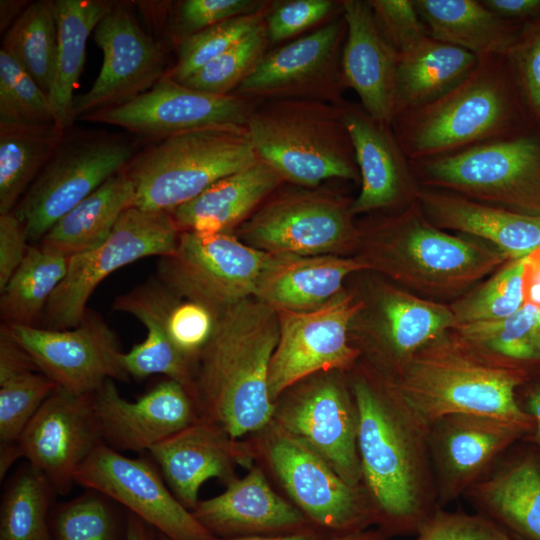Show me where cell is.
I'll return each mask as SVG.
<instances>
[{
	"mask_svg": "<svg viewBox=\"0 0 540 540\" xmlns=\"http://www.w3.org/2000/svg\"><path fill=\"white\" fill-rule=\"evenodd\" d=\"M351 204L317 191L289 192L267 202L242 225L241 233L250 246L268 253L330 255L359 237Z\"/></svg>",
	"mask_w": 540,
	"mask_h": 540,
	"instance_id": "16",
	"label": "cell"
},
{
	"mask_svg": "<svg viewBox=\"0 0 540 540\" xmlns=\"http://www.w3.org/2000/svg\"><path fill=\"white\" fill-rule=\"evenodd\" d=\"M265 4L255 0H185L177 4L170 20L171 38L182 39L223 21L256 13Z\"/></svg>",
	"mask_w": 540,
	"mask_h": 540,
	"instance_id": "50",
	"label": "cell"
},
{
	"mask_svg": "<svg viewBox=\"0 0 540 540\" xmlns=\"http://www.w3.org/2000/svg\"><path fill=\"white\" fill-rule=\"evenodd\" d=\"M5 327L30 355L39 371L61 388L89 394L108 379H129L121 363L123 351L117 335L91 309L78 326L70 329Z\"/></svg>",
	"mask_w": 540,
	"mask_h": 540,
	"instance_id": "18",
	"label": "cell"
},
{
	"mask_svg": "<svg viewBox=\"0 0 540 540\" xmlns=\"http://www.w3.org/2000/svg\"><path fill=\"white\" fill-rule=\"evenodd\" d=\"M448 333L417 351L396 373L385 372L407 404L429 426L440 417L467 413L505 419L531 432L533 420L521 409L517 392L540 369Z\"/></svg>",
	"mask_w": 540,
	"mask_h": 540,
	"instance_id": "3",
	"label": "cell"
},
{
	"mask_svg": "<svg viewBox=\"0 0 540 540\" xmlns=\"http://www.w3.org/2000/svg\"><path fill=\"white\" fill-rule=\"evenodd\" d=\"M362 303L340 293L320 308L277 311L279 337L269 367V394L275 401L290 387L321 372H349L361 358L349 342V325Z\"/></svg>",
	"mask_w": 540,
	"mask_h": 540,
	"instance_id": "14",
	"label": "cell"
},
{
	"mask_svg": "<svg viewBox=\"0 0 540 540\" xmlns=\"http://www.w3.org/2000/svg\"><path fill=\"white\" fill-rule=\"evenodd\" d=\"M218 313L209 306L173 293L166 312V327L176 348L197 366L202 350L210 340Z\"/></svg>",
	"mask_w": 540,
	"mask_h": 540,
	"instance_id": "49",
	"label": "cell"
},
{
	"mask_svg": "<svg viewBox=\"0 0 540 540\" xmlns=\"http://www.w3.org/2000/svg\"><path fill=\"white\" fill-rule=\"evenodd\" d=\"M254 459L272 473L287 499L317 528L330 535L374 526L362 486L344 481L318 454L272 421L248 436Z\"/></svg>",
	"mask_w": 540,
	"mask_h": 540,
	"instance_id": "10",
	"label": "cell"
},
{
	"mask_svg": "<svg viewBox=\"0 0 540 540\" xmlns=\"http://www.w3.org/2000/svg\"><path fill=\"white\" fill-rule=\"evenodd\" d=\"M498 16L519 24H526L540 16V0H481Z\"/></svg>",
	"mask_w": 540,
	"mask_h": 540,
	"instance_id": "56",
	"label": "cell"
},
{
	"mask_svg": "<svg viewBox=\"0 0 540 540\" xmlns=\"http://www.w3.org/2000/svg\"><path fill=\"white\" fill-rule=\"evenodd\" d=\"M57 495L29 462L6 482L0 502V540H51L50 513Z\"/></svg>",
	"mask_w": 540,
	"mask_h": 540,
	"instance_id": "40",
	"label": "cell"
},
{
	"mask_svg": "<svg viewBox=\"0 0 540 540\" xmlns=\"http://www.w3.org/2000/svg\"><path fill=\"white\" fill-rule=\"evenodd\" d=\"M28 241L13 212L0 214V291L23 262L30 247Z\"/></svg>",
	"mask_w": 540,
	"mask_h": 540,
	"instance_id": "55",
	"label": "cell"
},
{
	"mask_svg": "<svg viewBox=\"0 0 540 540\" xmlns=\"http://www.w3.org/2000/svg\"><path fill=\"white\" fill-rule=\"evenodd\" d=\"M179 234L170 213L128 208L102 244L69 257L67 273L38 326L54 330L78 326L88 310L89 298L106 277L142 258L170 255Z\"/></svg>",
	"mask_w": 540,
	"mask_h": 540,
	"instance_id": "12",
	"label": "cell"
},
{
	"mask_svg": "<svg viewBox=\"0 0 540 540\" xmlns=\"http://www.w3.org/2000/svg\"><path fill=\"white\" fill-rule=\"evenodd\" d=\"M75 483L107 495L169 540H218L175 497L152 459L127 457L101 442Z\"/></svg>",
	"mask_w": 540,
	"mask_h": 540,
	"instance_id": "17",
	"label": "cell"
},
{
	"mask_svg": "<svg viewBox=\"0 0 540 540\" xmlns=\"http://www.w3.org/2000/svg\"><path fill=\"white\" fill-rule=\"evenodd\" d=\"M375 20L398 53L429 36L414 0H368Z\"/></svg>",
	"mask_w": 540,
	"mask_h": 540,
	"instance_id": "53",
	"label": "cell"
},
{
	"mask_svg": "<svg viewBox=\"0 0 540 540\" xmlns=\"http://www.w3.org/2000/svg\"><path fill=\"white\" fill-rule=\"evenodd\" d=\"M93 36L103 62L90 89L74 98V121L130 102L168 71L163 47L141 28L126 4L115 3L97 24Z\"/></svg>",
	"mask_w": 540,
	"mask_h": 540,
	"instance_id": "20",
	"label": "cell"
},
{
	"mask_svg": "<svg viewBox=\"0 0 540 540\" xmlns=\"http://www.w3.org/2000/svg\"><path fill=\"white\" fill-rule=\"evenodd\" d=\"M534 122L505 55L479 58L456 87L391 126L408 160L419 161L515 135Z\"/></svg>",
	"mask_w": 540,
	"mask_h": 540,
	"instance_id": "4",
	"label": "cell"
},
{
	"mask_svg": "<svg viewBox=\"0 0 540 540\" xmlns=\"http://www.w3.org/2000/svg\"><path fill=\"white\" fill-rule=\"evenodd\" d=\"M343 373H317L290 387L275 401L272 422L361 486L358 409Z\"/></svg>",
	"mask_w": 540,
	"mask_h": 540,
	"instance_id": "13",
	"label": "cell"
},
{
	"mask_svg": "<svg viewBox=\"0 0 540 540\" xmlns=\"http://www.w3.org/2000/svg\"><path fill=\"white\" fill-rule=\"evenodd\" d=\"M283 181L258 159L213 183L170 214L180 232L230 233Z\"/></svg>",
	"mask_w": 540,
	"mask_h": 540,
	"instance_id": "33",
	"label": "cell"
},
{
	"mask_svg": "<svg viewBox=\"0 0 540 540\" xmlns=\"http://www.w3.org/2000/svg\"><path fill=\"white\" fill-rule=\"evenodd\" d=\"M57 385L40 371L0 380V464L11 467L21 458L18 440L28 422Z\"/></svg>",
	"mask_w": 540,
	"mask_h": 540,
	"instance_id": "43",
	"label": "cell"
},
{
	"mask_svg": "<svg viewBox=\"0 0 540 540\" xmlns=\"http://www.w3.org/2000/svg\"><path fill=\"white\" fill-rule=\"evenodd\" d=\"M377 332L368 345V362L396 373L420 349L453 330L450 305L388 287L380 295Z\"/></svg>",
	"mask_w": 540,
	"mask_h": 540,
	"instance_id": "30",
	"label": "cell"
},
{
	"mask_svg": "<svg viewBox=\"0 0 540 540\" xmlns=\"http://www.w3.org/2000/svg\"><path fill=\"white\" fill-rule=\"evenodd\" d=\"M357 405L361 486L374 526L387 536L414 534L438 509L429 425L384 371L371 363L350 370Z\"/></svg>",
	"mask_w": 540,
	"mask_h": 540,
	"instance_id": "1",
	"label": "cell"
},
{
	"mask_svg": "<svg viewBox=\"0 0 540 540\" xmlns=\"http://www.w3.org/2000/svg\"><path fill=\"white\" fill-rule=\"evenodd\" d=\"M517 400L521 409L533 420V429L523 440L540 447V374L518 390Z\"/></svg>",
	"mask_w": 540,
	"mask_h": 540,
	"instance_id": "57",
	"label": "cell"
},
{
	"mask_svg": "<svg viewBox=\"0 0 540 540\" xmlns=\"http://www.w3.org/2000/svg\"><path fill=\"white\" fill-rule=\"evenodd\" d=\"M191 512L218 539L290 533L314 526L275 491L256 464L243 477L228 482L222 493L200 500Z\"/></svg>",
	"mask_w": 540,
	"mask_h": 540,
	"instance_id": "26",
	"label": "cell"
},
{
	"mask_svg": "<svg viewBox=\"0 0 540 540\" xmlns=\"http://www.w3.org/2000/svg\"><path fill=\"white\" fill-rule=\"evenodd\" d=\"M162 540H169V539L165 537L164 535H162Z\"/></svg>",
	"mask_w": 540,
	"mask_h": 540,
	"instance_id": "64",
	"label": "cell"
},
{
	"mask_svg": "<svg viewBox=\"0 0 540 540\" xmlns=\"http://www.w3.org/2000/svg\"><path fill=\"white\" fill-rule=\"evenodd\" d=\"M376 244L375 263L397 281L432 296L462 292L510 261L489 243L434 226L417 200L383 222Z\"/></svg>",
	"mask_w": 540,
	"mask_h": 540,
	"instance_id": "7",
	"label": "cell"
},
{
	"mask_svg": "<svg viewBox=\"0 0 540 540\" xmlns=\"http://www.w3.org/2000/svg\"><path fill=\"white\" fill-rule=\"evenodd\" d=\"M414 4L429 36L478 59L507 55L523 28L481 0H414Z\"/></svg>",
	"mask_w": 540,
	"mask_h": 540,
	"instance_id": "34",
	"label": "cell"
},
{
	"mask_svg": "<svg viewBox=\"0 0 540 540\" xmlns=\"http://www.w3.org/2000/svg\"><path fill=\"white\" fill-rule=\"evenodd\" d=\"M134 200L133 182L123 169L61 217L39 244L67 257L91 250L110 236Z\"/></svg>",
	"mask_w": 540,
	"mask_h": 540,
	"instance_id": "36",
	"label": "cell"
},
{
	"mask_svg": "<svg viewBox=\"0 0 540 540\" xmlns=\"http://www.w3.org/2000/svg\"><path fill=\"white\" fill-rule=\"evenodd\" d=\"M268 41L264 22L181 83L212 94H231L264 56Z\"/></svg>",
	"mask_w": 540,
	"mask_h": 540,
	"instance_id": "47",
	"label": "cell"
},
{
	"mask_svg": "<svg viewBox=\"0 0 540 540\" xmlns=\"http://www.w3.org/2000/svg\"><path fill=\"white\" fill-rule=\"evenodd\" d=\"M278 337V312L255 297L218 313L197 363L193 397L200 417L232 439L251 436L272 421L268 380Z\"/></svg>",
	"mask_w": 540,
	"mask_h": 540,
	"instance_id": "2",
	"label": "cell"
},
{
	"mask_svg": "<svg viewBox=\"0 0 540 540\" xmlns=\"http://www.w3.org/2000/svg\"><path fill=\"white\" fill-rule=\"evenodd\" d=\"M463 497L514 540H540V447L517 442Z\"/></svg>",
	"mask_w": 540,
	"mask_h": 540,
	"instance_id": "27",
	"label": "cell"
},
{
	"mask_svg": "<svg viewBox=\"0 0 540 540\" xmlns=\"http://www.w3.org/2000/svg\"><path fill=\"white\" fill-rule=\"evenodd\" d=\"M524 259L506 262L491 278L451 304L456 327L503 319L518 311L525 304L522 292Z\"/></svg>",
	"mask_w": 540,
	"mask_h": 540,
	"instance_id": "45",
	"label": "cell"
},
{
	"mask_svg": "<svg viewBox=\"0 0 540 540\" xmlns=\"http://www.w3.org/2000/svg\"><path fill=\"white\" fill-rule=\"evenodd\" d=\"M330 536V534L317 528L316 526H310L308 528L290 533L255 535L218 540H329Z\"/></svg>",
	"mask_w": 540,
	"mask_h": 540,
	"instance_id": "59",
	"label": "cell"
},
{
	"mask_svg": "<svg viewBox=\"0 0 540 540\" xmlns=\"http://www.w3.org/2000/svg\"><path fill=\"white\" fill-rule=\"evenodd\" d=\"M148 452L172 493L190 511L200 501L204 482L217 478L227 484L236 478V465L250 468L255 461L248 439H232L203 417Z\"/></svg>",
	"mask_w": 540,
	"mask_h": 540,
	"instance_id": "24",
	"label": "cell"
},
{
	"mask_svg": "<svg viewBox=\"0 0 540 540\" xmlns=\"http://www.w3.org/2000/svg\"><path fill=\"white\" fill-rule=\"evenodd\" d=\"M342 117L350 135L360 173L361 190L352 214L416 200L419 185L390 124L376 120L361 105L342 101Z\"/></svg>",
	"mask_w": 540,
	"mask_h": 540,
	"instance_id": "25",
	"label": "cell"
},
{
	"mask_svg": "<svg viewBox=\"0 0 540 540\" xmlns=\"http://www.w3.org/2000/svg\"><path fill=\"white\" fill-rule=\"evenodd\" d=\"M282 256L246 245L230 233L182 231L173 253L161 257L158 280L177 296L219 313L254 297Z\"/></svg>",
	"mask_w": 540,
	"mask_h": 540,
	"instance_id": "11",
	"label": "cell"
},
{
	"mask_svg": "<svg viewBox=\"0 0 540 540\" xmlns=\"http://www.w3.org/2000/svg\"><path fill=\"white\" fill-rule=\"evenodd\" d=\"M409 163L420 187L540 216V121L512 136Z\"/></svg>",
	"mask_w": 540,
	"mask_h": 540,
	"instance_id": "8",
	"label": "cell"
},
{
	"mask_svg": "<svg viewBox=\"0 0 540 540\" xmlns=\"http://www.w3.org/2000/svg\"><path fill=\"white\" fill-rule=\"evenodd\" d=\"M529 433L517 423L477 414H449L432 422L428 444L439 507L463 497Z\"/></svg>",
	"mask_w": 540,
	"mask_h": 540,
	"instance_id": "21",
	"label": "cell"
},
{
	"mask_svg": "<svg viewBox=\"0 0 540 540\" xmlns=\"http://www.w3.org/2000/svg\"><path fill=\"white\" fill-rule=\"evenodd\" d=\"M535 345H536L537 358H538V361L540 363V321H539V324H538V327H537Z\"/></svg>",
	"mask_w": 540,
	"mask_h": 540,
	"instance_id": "63",
	"label": "cell"
},
{
	"mask_svg": "<svg viewBox=\"0 0 540 540\" xmlns=\"http://www.w3.org/2000/svg\"><path fill=\"white\" fill-rule=\"evenodd\" d=\"M126 540H162V534L134 513L127 511Z\"/></svg>",
	"mask_w": 540,
	"mask_h": 540,
	"instance_id": "60",
	"label": "cell"
},
{
	"mask_svg": "<svg viewBox=\"0 0 540 540\" xmlns=\"http://www.w3.org/2000/svg\"><path fill=\"white\" fill-rule=\"evenodd\" d=\"M336 6L331 0H292L278 4L265 20L268 39L280 42L296 36L328 17Z\"/></svg>",
	"mask_w": 540,
	"mask_h": 540,
	"instance_id": "54",
	"label": "cell"
},
{
	"mask_svg": "<svg viewBox=\"0 0 540 540\" xmlns=\"http://www.w3.org/2000/svg\"><path fill=\"white\" fill-rule=\"evenodd\" d=\"M172 296L156 278L116 297L114 310L134 316L146 328L145 339L123 352L121 363L129 377L142 380L162 374L182 384L193 397L197 366L176 348L166 327Z\"/></svg>",
	"mask_w": 540,
	"mask_h": 540,
	"instance_id": "31",
	"label": "cell"
},
{
	"mask_svg": "<svg viewBox=\"0 0 540 540\" xmlns=\"http://www.w3.org/2000/svg\"><path fill=\"white\" fill-rule=\"evenodd\" d=\"M1 49L20 64L49 96L57 53L54 0L29 3L6 31Z\"/></svg>",
	"mask_w": 540,
	"mask_h": 540,
	"instance_id": "41",
	"label": "cell"
},
{
	"mask_svg": "<svg viewBox=\"0 0 540 540\" xmlns=\"http://www.w3.org/2000/svg\"><path fill=\"white\" fill-rule=\"evenodd\" d=\"M258 161L246 126L195 129L140 149L125 168L134 206L171 213L218 180Z\"/></svg>",
	"mask_w": 540,
	"mask_h": 540,
	"instance_id": "6",
	"label": "cell"
},
{
	"mask_svg": "<svg viewBox=\"0 0 540 540\" xmlns=\"http://www.w3.org/2000/svg\"><path fill=\"white\" fill-rule=\"evenodd\" d=\"M1 31L7 29L6 27L13 21L14 18L18 19L25 8L28 6L23 1H1Z\"/></svg>",
	"mask_w": 540,
	"mask_h": 540,
	"instance_id": "61",
	"label": "cell"
},
{
	"mask_svg": "<svg viewBox=\"0 0 540 540\" xmlns=\"http://www.w3.org/2000/svg\"><path fill=\"white\" fill-rule=\"evenodd\" d=\"M246 129L257 158L284 181L315 187L332 178L360 180L339 104L266 100L254 107Z\"/></svg>",
	"mask_w": 540,
	"mask_h": 540,
	"instance_id": "5",
	"label": "cell"
},
{
	"mask_svg": "<svg viewBox=\"0 0 540 540\" xmlns=\"http://www.w3.org/2000/svg\"><path fill=\"white\" fill-rule=\"evenodd\" d=\"M346 36L341 55L346 87L376 120L392 125L399 53L380 30L368 1H341Z\"/></svg>",
	"mask_w": 540,
	"mask_h": 540,
	"instance_id": "28",
	"label": "cell"
},
{
	"mask_svg": "<svg viewBox=\"0 0 540 540\" xmlns=\"http://www.w3.org/2000/svg\"><path fill=\"white\" fill-rule=\"evenodd\" d=\"M539 321L540 310L525 303L506 318L465 324L453 331L474 346L540 369L535 345Z\"/></svg>",
	"mask_w": 540,
	"mask_h": 540,
	"instance_id": "44",
	"label": "cell"
},
{
	"mask_svg": "<svg viewBox=\"0 0 540 540\" xmlns=\"http://www.w3.org/2000/svg\"><path fill=\"white\" fill-rule=\"evenodd\" d=\"M69 257L41 244L28 252L1 290L0 313L5 325L38 326L44 309L60 283Z\"/></svg>",
	"mask_w": 540,
	"mask_h": 540,
	"instance_id": "39",
	"label": "cell"
},
{
	"mask_svg": "<svg viewBox=\"0 0 540 540\" xmlns=\"http://www.w3.org/2000/svg\"><path fill=\"white\" fill-rule=\"evenodd\" d=\"M507 58L532 118L540 121V16L523 25Z\"/></svg>",
	"mask_w": 540,
	"mask_h": 540,
	"instance_id": "52",
	"label": "cell"
},
{
	"mask_svg": "<svg viewBox=\"0 0 540 540\" xmlns=\"http://www.w3.org/2000/svg\"><path fill=\"white\" fill-rule=\"evenodd\" d=\"M412 540H514L480 513L438 508L417 530Z\"/></svg>",
	"mask_w": 540,
	"mask_h": 540,
	"instance_id": "51",
	"label": "cell"
},
{
	"mask_svg": "<svg viewBox=\"0 0 540 540\" xmlns=\"http://www.w3.org/2000/svg\"><path fill=\"white\" fill-rule=\"evenodd\" d=\"M522 292L524 302L540 310V246L524 259Z\"/></svg>",
	"mask_w": 540,
	"mask_h": 540,
	"instance_id": "58",
	"label": "cell"
},
{
	"mask_svg": "<svg viewBox=\"0 0 540 540\" xmlns=\"http://www.w3.org/2000/svg\"><path fill=\"white\" fill-rule=\"evenodd\" d=\"M345 36L346 23L341 15L265 53L233 93L251 101L309 99L340 104L346 87L341 66Z\"/></svg>",
	"mask_w": 540,
	"mask_h": 540,
	"instance_id": "15",
	"label": "cell"
},
{
	"mask_svg": "<svg viewBox=\"0 0 540 540\" xmlns=\"http://www.w3.org/2000/svg\"><path fill=\"white\" fill-rule=\"evenodd\" d=\"M57 18V53L49 100L54 122L63 130L73 127L74 90L82 73L86 45L100 20L115 2L54 0Z\"/></svg>",
	"mask_w": 540,
	"mask_h": 540,
	"instance_id": "37",
	"label": "cell"
},
{
	"mask_svg": "<svg viewBox=\"0 0 540 540\" xmlns=\"http://www.w3.org/2000/svg\"><path fill=\"white\" fill-rule=\"evenodd\" d=\"M369 268L364 259L283 255L264 275L254 297L276 311L314 310L340 294L348 275Z\"/></svg>",
	"mask_w": 540,
	"mask_h": 540,
	"instance_id": "32",
	"label": "cell"
},
{
	"mask_svg": "<svg viewBox=\"0 0 540 540\" xmlns=\"http://www.w3.org/2000/svg\"><path fill=\"white\" fill-rule=\"evenodd\" d=\"M65 132L55 123H0V214L15 209Z\"/></svg>",
	"mask_w": 540,
	"mask_h": 540,
	"instance_id": "38",
	"label": "cell"
},
{
	"mask_svg": "<svg viewBox=\"0 0 540 540\" xmlns=\"http://www.w3.org/2000/svg\"><path fill=\"white\" fill-rule=\"evenodd\" d=\"M103 442L118 452H144L200 418L189 391L167 378L135 401L123 398L114 380L93 393Z\"/></svg>",
	"mask_w": 540,
	"mask_h": 540,
	"instance_id": "23",
	"label": "cell"
},
{
	"mask_svg": "<svg viewBox=\"0 0 540 540\" xmlns=\"http://www.w3.org/2000/svg\"><path fill=\"white\" fill-rule=\"evenodd\" d=\"M49 521L51 540H126L127 510L92 489L54 504Z\"/></svg>",
	"mask_w": 540,
	"mask_h": 540,
	"instance_id": "42",
	"label": "cell"
},
{
	"mask_svg": "<svg viewBox=\"0 0 540 540\" xmlns=\"http://www.w3.org/2000/svg\"><path fill=\"white\" fill-rule=\"evenodd\" d=\"M139 150L138 142L123 134L66 130L62 142L12 211L28 240L39 243L61 217L125 169Z\"/></svg>",
	"mask_w": 540,
	"mask_h": 540,
	"instance_id": "9",
	"label": "cell"
},
{
	"mask_svg": "<svg viewBox=\"0 0 540 540\" xmlns=\"http://www.w3.org/2000/svg\"><path fill=\"white\" fill-rule=\"evenodd\" d=\"M391 537L377 528H367L359 531L334 534L329 540H390Z\"/></svg>",
	"mask_w": 540,
	"mask_h": 540,
	"instance_id": "62",
	"label": "cell"
},
{
	"mask_svg": "<svg viewBox=\"0 0 540 540\" xmlns=\"http://www.w3.org/2000/svg\"><path fill=\"white\" fill-rule=\"evenodd\" d=\"M416 200L434 226L484 240L509 260L525 258L540 246V216L519 214L442 189L419 187Z\"/></svg>",
	"mask_w": 540,
	"mask_h": 540,
	"instance_id": "29",
	"label": "cell"
},
{
	"mask_svg": "<svg viewBox=\"0 0 540 540\" xmlns=\"http://www.w3.org/2000/svg\"><path fill=\"white\" fill-rule=\"evenodd\" d=\"M101 442L93 393L77 394L57 386L26 425L18 448L57 495H66L76 484V471Z\"/></svg>",
	"mask_w": 540,
	"mask_h": 540,
	"instance_id": "22",
	"label": "cell"
},
{
	"mask_svg": "<svg viewBox=\"0 0 540 540\" xmlns=\"http://www.w3.org/2000/svg\"><path fill=\"white\" fill-rule=\"evenodd\" d=\"M0 123L49 124L54 114L49 96L4 50H0Z\"/></svg>",
	"mask_w": 540,
	"mask_h": 540,
	"instance_id": "48",
	"label": "cell"
},
{
	"mask_svg": "<svg viewBox=\"0 0 540 540\" xmlns=\"http://www.w3.org/2000/svg\"><path fill=\"white\" fill-rule=\"evenodd\" d=\"M477 63L478 58L470 52L431 36L400 52L394 118L440 98L461 83Z\"/></svg>",
	"mask_w": 540,
	"mask_h": 540,
	"instance_id": "35",
	"label": "cell"
},
{
	"mask_svg": "<svg viewBox=\"0 0 540 540\" xmlns=\"http://www.w3.org/2000/svg\"><path fill=\"white\" fill-rule=\"evenodd\" d=\"M255 105L237 94H212L167 75L130 102L90 113L80 120L120 127L155 141L212 126H246Z\"/></svg>",
	"mask_w": 540,
	"mask_h": 540,
	"instance_id": "19",
	"label": "cell"
},
{
	"mask_svg": "<svg viewBox=\"0 0 540 540\" xmlns=\"http://www.w3.org/2000/svg\"><path fill=\"white\" fill-rule=\"evenodd\" d=\"M264 9L235 17L182 39L177 59L166 75L181 83L227 51L241 38L265 22Z\"/></svg>",
	"mask_w": 540,
	"mask_h": 540,
	"instance_id": "46",
	"label": "cell"
}]
</instances>
